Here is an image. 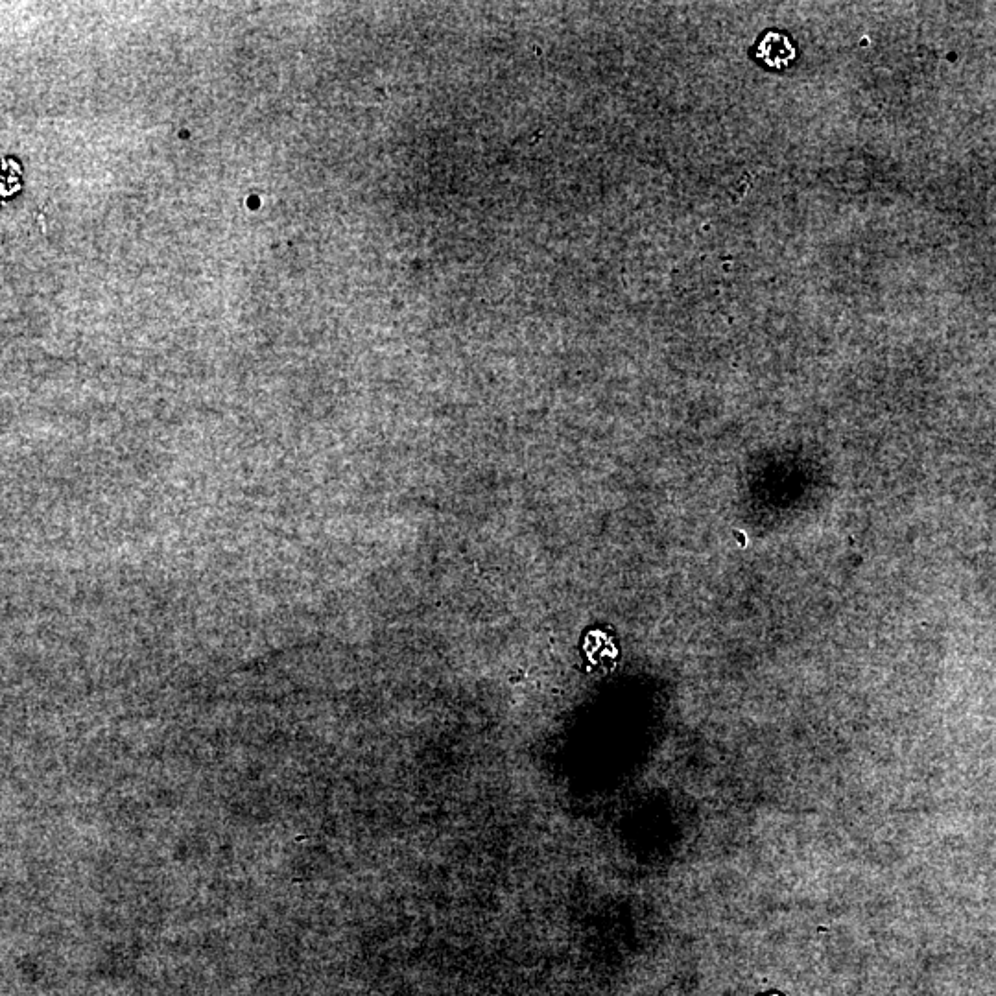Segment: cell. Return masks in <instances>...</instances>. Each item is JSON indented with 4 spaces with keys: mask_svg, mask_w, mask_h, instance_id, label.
I'll list each match as a JSON object with an SVG mask.
<instances>
[{
    "mask_svg": "<svg viewBox=\"0 0 996 996\" xmlns=\"http://www.w3.org/2000/svg\"><path fill=\"white\" fill-rule=\"evenodd\" d=\"M755 56L770 69H786L797 58V50L786 34L768 32L755 48Z\"/></svg>",
    "mask_w": 996,
    "mask_h": 996,
    "instance_id": "cell-1",
    "label": "cell"
},
{
    "mask_svg": "<svg viewBox=\"0 0 996 996\" xmlns=\"http://www.w3.org/2000/svg\"><path fill=\"white\" fill-rule=\"evenodd\" d=\"M770 996H779V995H770Z\"/></svg>",
    "mask_w": 996,
    "mask_h": 996,
    "instance_id": "cell-2",
    "label": "cell"
}]
</instances>
